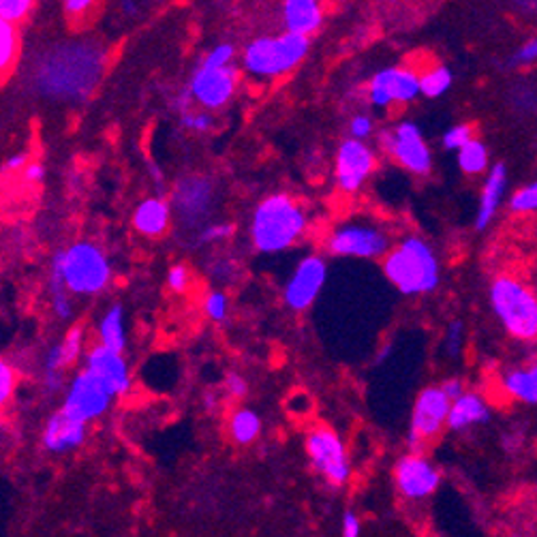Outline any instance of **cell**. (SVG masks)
I'll return each mask as SVG.
<instances>
[{"label": "cell", "mask_w": 537, "mask_h": 537, "mask_svg": "<svg viewBox=\"0 0 537 537\" xmlns=\"http://www.w3.org/2000/svg\"><path fill=\"white\" fill-rule=\"evenodd\" d=\"M234 58H236V47L232 44H219L206 52V56L202 58V66H208V69H225V66H232Z\"/></svg>", "instance_id": "cell-36"}, {"label": "cell", "mask_w": 537, "mask_h": 537, "mask_svg": "<svg viewBox=\"0 0 537 537\" xmlns=\"http://www.w3.org/2000/svg\"><path fill=\"white\" fill-rule=\"evenodd\" d=\"M15 388V371L7 362H0V401L7 403Z\"/></svg>", "instance_id": "cell-43"}, {"label": "cell", "mask_w": 537, "mask_h": 537, "mask_svg": "<svg viewBox=\"0 0 537 537\" xmlns=\"http://www.w3.org/2000/svg\"><path fill=\"white\" fill-rule=\"evenodd\" d=\"M341 537H362L360 516L352 510H347L341 518Z\"/></svg>", "instance_id": "cell-46"}, {"label": "cell", "mask_w": 537, "mask_h": 537, "mask_svg": "<svg viewBox=\"0 0 537 537\" xmlns=\"http://www.w3.org/2000/svg\"><path fill=\"white\" fill-rule=\"evenodd\" d=\"M126 319L123 304H112L104 315H101L99 323H96V339L99 345H104L112 352L123 353L126 347Z\"/></svg>", "instance_id": "cell-26"}, {"label": "cell", "mask_w": 537, "mask_h": 537, "mask_svg": "<svg viewBox=\"0 0 537 537\" xmlns=\"http://www.w3.org/2000/svg\"><path fill=\"white\" fill-rule=\"evenodd\" d=\"M394 484L403 499L418 503L437 492L442 486V472L424 452H407L394 464Z\"/></svg>", "instance_id": "cell-13"}, {"label": "cell", "mask_w": 537, "mask_h": 537, "mask_svg": "<svg viewBox=\"0 0 537 537\" xmlns=\"http://www.w3.org/2000/svg\"><path fill=\"white\" fill-rule=\"evenodd\" d=\"M512 105L521 112L537 110V88L533 84H518L512 90Z\"/></svg>", "instance_id": "cell-40"}, {"label": "cell", "mask_w": 537, "mask_h": 537, "mask_svg": "<svg viewBox=\"0 0 537 537\" xmlns=\"http://www.w3.org/2000/svg\"><path fill=\"white\" fill-rule=\"evenodd\" d=\"M452 84H454V75L445 65H434L424 74H420L422 94L426 99H437V96L445 94L452 88Z\"/></svg>", "instance_id": "cell-29"}, {"label": "cell", "mask_w": 537, "mask_h": 537, "mask_svg": "<svg viewBox=\"0 0 537 537\" xmlns=\"http://www.w3.org/2000/svg\"><path fill=\"white\" fill-rule=\"evenodd\" d=\"M488 300L512 339L522 343L537 341V293L527 283L516 276L501 274L488 287Z\"/></svg>", "instance_id": "cell-5"}, {"label": "cell", "mask_w": 537, "mask_h": 537, "mask_svg": "<svg viewBox=\"0 0 537 537\" xmlns=\"http://www.w3.org/2000/svg\"><path fill=\"white\" fill-rule=\"evenodd\" d=\"M366 94L371 105L382 110L396 104H412L422 94L420 74L409 66H388L371 77Z\"/></svg>", "instance_id": "cell-14"}, {"label": "cell", "mask_w": 537, "mask_h": 537, "mask_svg": "<svg viewBox=\"0 0 537 537\" xmlns=\"http://www.w3.org/2000/svg\"><path fill=\"white\" fill-rule=\"evenodd\" d=\"M165 285L174 293H184L191 285V270L184 264H174L165 274Z\"/></svg>", "instance_id": "cell-41"}, {"label": "cell", "mask_w": 537, "mask_h": 537, "mask_svg": "<svg viewBox=\"0 0 537 537\" xmlns=\"http://www.w3.org/2000/svg\"><path fill=\"white\" fill-rule=\"evenodd\" d=\"M180 124L191 133H210L216 126V118L208 110H191L180 116Z\"/></svg>", "instance_id": "cell-33"}, {"label": "cell", "mask_w": 537, "mask_h": 537, "mask_svg": "<svg viewBox=\"0 0 537 537\" xmlns=\"http://www.w3.org/2000/svg\"><path fill=\"white\" fill-rule=\"evenodd\" d=\"M503 390L518 403L537 405V360L510 368L503 375Z\"/></svg>", "instance_id": "cell-25"}, {"label": "cell", "mask_w": 537, "mask_h": 537, "mask_svg": "<svg viewBox=\"0 0 537 537\" xmlns=\"http://www.w3.org/2000/svg\"><path fill=\"white\" fill-rule=\"evenodd\" d=\"M537 60V37L529 39L527 44H522L518 50L514 52V56L510 58V63L514 66H522V65H531Z\"/></svg>", "instance_id": "cell-44"}, {"label": "cell", "mask_w": 537, "mask_h": 537, "mask_svg": "<svg viewBox=\"0 0 537 537\" xmlns=\"http://www.w3.org/2000/svg\"><path fill=\"white\" fill-rule=\"evenodd\" d=\"M285 33L311 39L322 28L323 9L317 0H287L281 7Z\"/></svg>", "instance_id": "cell-21"}, {"label": "cell", "mask_w": 537, "mask_h": 537, "mask_svg": "<svg viewBox=\"0 0 537 537\" xmlns=\"http://www.w3.org/2000/svg\"><path fill=\"white\" fill-rule=\"evenodd\" d=\"M84 371L99 379L112 396H123L131 390V371L124 355L104 345L88 349L84 355Z\"/></svg>", "instance_id": "cell-18"}, {"label": "cell", "mask_w": 537, "mask_h": 537, "mask_svg": "<svg viewBox=\"0 0 537 537\" xmlns=\"http://www.w3.org/2000/svg\"><path fill=\"white\" fill-rule=\"evenodd\" d=\"M17 50H20L17 28L14 24L0 22V66H3V71H7L15 63Z\"/></svg>", "instance_id": "cell-31"}, {"label": "cell", "mask_w": 537, "mask_h": 537, "mask_svg": "<svg viewBox=\"0 0 537 537\" xmlns=\"http://www.w3.org/2000/svg\"><path fill=\"white\" fill-rule=\"evenodd\" d=\"M86 437L88 424L74 420L63 409H58L47 418L44 433H41V443L50 454H71L86 443Z\"/></svg>", "instance_id": "cell-19"}, {"label": "cell", "mask_w": 537, "mask_h": 537, "mask_svg": "<svg viewBox=\"0 0 537 537\" xmlns=\"http://www.w3.org/2000/svg\"><path fill=\"white\" fill-rule=\"evenodd\" d=\"M50 302L52 311L60 322H69L74 317V302H71V293L66 292L65 285H60L56 281H50Z\"/></svg>", "instance_id": "cell-32"}, {"label": "cell", "mask_w": 537, "mask_h": 537, "mask_svg": "<svg viewBox=\"0 0 537 537\" xmlns=\"http://www.w3.org/2000/svg\"><path fill=\"white\" fill-rule=\"evenodd\" d=\"M304 450L311 461V467L315 469V473L325 484H330L332 488H341L352 478V462H349L345 442L330 426H313L306 433Z\"/></svg>", "instance_id": "cell-7"}, {"label": "cell", "mask_w": 537, "mask_h": 537, "mask_svg": "<svg viewBox=\"0 0 537 537\" xmlns=\"http://www.w3.org/2000/svg\"><path fill=\"white\" fill-rule=\"evenodd\" d=\"M452 401L442 385H428L413 403L407 442L412 452H422L448 428Z\"/></svg>", "instance_id": "cell-9"}, {"label": "cell", "mask_w": 537, "mask_h": 537, "mask_svg": "<svg viewBox=\"0 0 537 537\" xmlns=\"http://www.w3.org/2000/svg\"><path fill=\"white\" fill-rule=\"evenodd\" d=\"M223 385H225L227 394L234 398H243L246 396V392H249V383H246V379L240 375V373H229Z\"/></svg>", "instance_id": "cell-45"}, {"label": "cell", "mask_w": 537, "mask_h": 537, "mask_svg": "<svg viewBox=\"0 0 537 537\" xmlns=\"http://www.w3.org/2000/svg\"><path fill=\"white\" fill-rule=\"evenodd\" d=\"M50 281L66 287L71 295H96L112 281V264L101 246L80 240L52 257Z\"/></svg>", "instance_id": "cell-4"}, {"label": "cell", "mask_w": 537, "mask_h": 537, "mask_svg": "<svg viewBox=\"0 0 537 537\" xmlns=\"http://www.w3.org/2000/svg\"><path fill=\"white\" fill-rule=\"evenodd\" d=\"M373 133H375V120L368 116V114H355L349 120V137L352 140L366 142Z\"/></svg>", "instance_id": "cell-42"}, {"label": "cell", "mask_w": 537, "mask_h": 537, "mask_svg": "<svg viewBox=\"0 0 537 537\" xmlns=\"http://www.w3.org/2000/svg\"><path fill=\"white\" fill-rule=\"evenodd\" d=\"M82 355H86L84 353V328L82 325H74V328L66 330L63 341L47 349L45 360H44V371L63 373L65 368L75 364Z\"/></svg>", "instance_id": "cell-24"}, {"label": "cell", "mask_w": 537, "mask_h": 537, "mask_svg": "<svg viewBox=\"0 0 537 537\" xmlns=\"http://www.w3.org/2000/svg\"><path fill=\"white\" fill-rule=\"evenodd\" d=\"M309 227V214L298 199L287 193L264 197L249 221L251 244L259 253H283L298 243Z\"/></svg>", "instance_id": "cell-2"}, {"label": "cell", "mask_w": 537, "mask_h": 537, "mask_svg": "<svg viewBox=\"0 0 537 537\" xmlns=\"http://www.w3.org/2000/svg\"><path fill=\"white\" fill-rule=\"evenodd\" d=\"M510 210L512 213H521V214L535 213L537 210V180L535 183H531L529 186L518 189L514 195H512Z\"/></svg>", "instance_id": "cell-34"}, {"label": "cell", "mask_w": 537, "mask_h": 537, "mask_svg": "<svg viewBox=\"0 0 537 537\" xmlns=\"http://www.w3.org/2000/svg\"><path fill=\"white\" fill-rule=\"evenodd\" d=\"M216 204V184L213 178L191 174L180 178L172 191V208L178 214L183 225L191 229H202L210 223Z\"/></svg>", "instance_id": "cell-11"}, {"label": "cell", "mask_w": 537, "mask_h": 537, "mask_svg": "<svg viewBox=\"0 0 537 537\" xmlns=\"http://www.w3.org/2000/svg\"><path fill=\"white\" fill-rule=\"evenodd\" d=\"M491 422V405L480 392H464L450 407L448 428L454 433L472 431Z\"/></svg>", "instance_id": "cell-22"}, {"label": "cell", "mask_w": 537, "mask_h": 537, "mask_svg": "<svg viewBox=\"0 0 537 537\" xmlns=\"http://www.w3.org/2000/svg\"><path fill=\"white\" fill-rule=\"evenodd\" d=\"M105 54L94 41L75 39L47 45L28 69L33 90L50 101H86L104 75Z\"/></svg>", "instance_id": "cell-1"}, {"label": "cell", "mask_w": 537, "mask_h": 537, "mask_svg": "<svg viewBox=\"0 0 537 537\" xmlns=\"http://www.w3.org/2000/svg\"><path fill=\"white\" fill-rule=\"evenodd\" d=\"M328 279V265L322 255H306L295 265L292 276L283 285V300L289 309L302 313L311 309Z\"/></svg>", "instance_id": "cell-16"}, {"label": "cell", "mask_w": 537, "mask_h": 537, "mask_svg": "<svg viewBox=\"0 0 537 537\" xmlns=\"http://www.w3.org/2000/svg\"><path fill=\"white\" fill-rule=\"evenodd\" d=\"M377 167V154L375 150L368 146L366 142H358L347 137L345 142H341L339 150H336L334 159V180L336 186L343 193H358L362 186L366 184V180L373 176Z\"/></svg>", "instance_id": "cell-17"}, {"label": "cell", "mask_w": 537, "mask_h": 537, "mask_svg": "<svg viewBox=\"0 0 537 537\" xmlns=\"http://www.w3.org/2000/svg\"><path fill=\"white\" fill-rule=\"evenodd\" d=\"M383 274L403 295H424L439 287L442 265L424 238H403L383 257Z\"/></svg>", "instance_id": "cell-3"}, {"label": "cell", "mask_w": 537, "mask_h": 537, "mask_svg": "<svg viewBox=\"0 0 537 537\" xmlns=\"http://www.w3.org/2000/svg\"><path fill=\"white\" fill-rule=\"evenodd\" d=\"M236 234V225L229 221H210L202 229L195 232V244L208 246V244H219L225 243V240L234 238Z\"/></svg>", "instance_id": "cell-30"}, {"label": "cell", "mask_w": 537, "mask_h": 537, "mask_svg": "<svg viewBox=\"0 0 537 537\" xmlns=\"http://www.w3.org/2000/svg\"><path fill=\"white\" fill-rule=\"evenodd\" d=\"M238 88V69L225 66V69H208L199 65L193 71L189 80V94L199 105V110L216 112L225 107L234 99Z\"/></svg>", "instance_id": "cell-15"}, {"label": "cell", "mask_w": 537, "mask_h": 537, "mask_svg": "<svg viewBox=\"0 0 537 537\" xmlns=\"http://www.w3.org/2000/svg\"><path fill=\"white\" fill-rule=\"evenodd\" d=\"M473 140H475L473 126L462 123V124L450 126V129L443 133L442 144H443L445 150H456V153H458V150H462L469 142H473Z\"/></svg>", "instance_id": "cell-35"}, {"label": "cell", "mask_w": 537, "mask_h": 537, "mask_svg": "<svg viewBox=\"0 0 537 537\" xmlns=\"http://www.w3.org/2000/svg\"><path fill=\"white\" fill-rule=\"evenodd\" d=\"M442 390L445 392V396L450 398L452 403L456 401V398H461L464 392V383H462V379H458V377H450V379H445V382L442 383Z\"/></svg>", "instance_id": "cell-48"}, {"label": "cell", "mask_w": 537, "mask_h": 537, "mask_svg": "<svg viewBox=\"0 0 537 537\" xmlns=\"http://www.w3.org/2000/svg\"><path fill=\"white\" fill-rule=\"evenodd\" d=\"M44 385L45 390L54 394V392H60L65 388V375L63 373H50V371H44Z\"/></svg>", "instance_id": "cell-51"}, {"label": "cell", "mask_w": 537, "mask_h": 537, "mask_svg": "<svg viewBox=\"0 0 537 537\" xmlns=\"http://www.w3.org/2000/svg\"><path fill=\"white\" fill-rule=\"evenodd\" d=\"M325 249L334 257L383 259L392 251V238L377 223L349 221L332 229Z\"/></svg>", "instance_id": "cell-8"}, {"label": "cell", "mask_w": 537, "mask_h": 537, "mask_svg": "<svg viewBox=\"0 0 537 537\" xmlns=\"http://www.w3.org/2000/svg\"><path fill=\"white\" fill-rule=\"evenodd\" d=\"M458 167L469 176H478V174H484L491 165V154H488V148L484 142H480L475 137L473 142H469L462 150H458Z\"/></svg>", "instance_id": "cell-28"}, {"label": "cell", "mask_w": 537, "mask_h": 537, "mask_svg": "<svg viewBox=\"0 0 537 537\" xmlns=\"http://www.w3.org/2000/svg\"><path fill=\"white\" fill-rule=\"evenodd\" d=\"M462 343H464V323L461 319L452 322L448 328H445L443 334V352L448 358L456 360L462 352Z\"/></svg>", "instance_id": "cell-37"}, {"label": "cell", "mask_w": 537, "mask_h": 537, "mask_svg": "<svg viewBox=\"0 0 537 537\" xmlns=\"http://www.w3.org/2000/svg\"><path fill=\"white\" fill-rule=\"evenodd\" d=\"M30 165V161H28V154L26 153H15V154H11L7 161H5V172H24L26 170V167Z\"/></svg>", "instance_id": "cell-50"}, {"label": "cell", "mask_w": 537, "mask_h": 537, "mask_svg": "<svg viewBox=\"0 0 537 537\" xmlns=\"http://www.w3.org/2000/svg\"><path fill=\"white\" fill-rule=\"evenodd\" d=\"M112 394L99 379L90 375L88 371L77 373L66 385L65 398H63V412L77 422L90 424V422L99 420L101 415L107 413L112 405Z\"/></svg>", "instance_id": "cell-12"}, {"label": "cell", "mask_w": 537, "mask_h": 537, "mask_svg": "<svg viewBox=\"0 0 537 537\" xmlns=\"http://www.w3.org/2000/svg\"><path fill=\"white\" fill-rule=\"evenodd\" d=\"M22 178H24V183H28V184H39V183H44V178H45V167L41 165V163H30V165L26 167V170L22 172Z\"/></svg>", "instance_id": "cell-47"}, {"label": "cell", "mask_w": 537, "mask_h": 537, "mask_svg": "<svg viewBox=\"0 0 537 537\" xmlns=\"http://www.w3.org/2000/svg\"><path fill=\"white\" fill-rule=\"evenodd\" d=\"M93 5V0H65L63 11L66 15H84Z\"/></svg>", "instance_id": "cell-49"}, {"label": "cell", "mask_w": 537, "mask_h": 537, "mask_svg": "<svg viewBox=\"0 0 537 537\" xmlns=\"http://www.w3.org/2000/svg\"><path fill=\"white\" fill-rule=\"evenodd\" d=\"M505 186H508V170H505L503 163H497L488 170L486 183L482 186L480 193V206L478 214H475V229L478 232H484V229L491 225L494 216L499 213L501 202H503Z\"/></svg>", "instance_id": "cell-23"}, {"label": "cell", "mask_w": 537, "mask_h": 537, "mask_svg": "<svg viewBox=\"0 0 537 537\" xmlns=\"http://www.w3.org/2000/svg\"><path fill=\"white\" fill-rule=\"evenodd\" d=\"M379 148L415 176H426L433 170V150L413 120H403L392 129L379 133Z\"/></svg>", "instance_id": "cell-10"}, {"label": "cell", "mask_w": 537, "mask_h": 537, "mask_svg": "<svg viewBox=\"0 0 537 537\" xmlns=\"http://www.w3.org/2000/svg\"><path fill=\"white\" fill-rule=\"evenodd\" d=\"M174 208L165 197H146L133 210V227L146 238H161L172 225Z\"/></svg>", "instance_id": "cell-20"}, {"label": "cell", "mask_w": 537, "mask_h": 537, "mask_svg": "<svg viewBox=\"0 0 537 537\" xmlns=\"http://www.w3.org/2000/svg\"><path fill=\"white\" fill-rule=\"evenodd\" d=\"M204 311H206V315L213 319V322L216 323L225 322L229 313V300L225 292H219V289L210 292L206 295V300H204Z\"/></svg>", "instance_id": "cell-38"}, {"label": "cell", "mask_w": 537, "mask_h": 537, "mask_svg": "<svg viewBox=\"0 0 537 537\" xmlns=\"http://www.w3.org/2000/svg\"><path fill=\"white\" fill-rule=\"evenodd\" d=\"M262 434V418L249 407L236 409L229 418V437L238 445H251Z\"/></svg>", "instance_id": "cell-27"}, {"label": "cell", "mask_w": 537, "mask_h": 537, "mask_svg": "<svg viewBox=\"0 0 537 537\" xmlns=\"http://www.w3.org/2000/svg\"><path fill=\"white\" fill-rule=\"evenodd\" d=\"M311 50V39L292 33L253 39L243 52L244 71L259 80H274L293 71Z\"/></svg>", "instance_id": "cell-6"}, {"label": "cell", "mask_w": 537, "mask_h": 537, "mask_svg": "<svg viewBox=\"0 0 537 537\" xmlns=\"http://www.w3.org/2000/svg\"><path fill=\"white\" fill-rule=\"evenodd\" d=\"M33 9V3L30 0H3L0 3V22L14 24L24 20Z\"/></svg>", "instance_id": "cell-39"}]
</instances>
